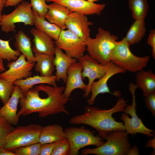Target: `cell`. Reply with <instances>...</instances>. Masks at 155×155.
<instances>
[{"label":"cell","instance_id":"cell-36","mask_svg":"<svg viewBox=\"0 0 155 155\" xmlns=\"http://www.w3.org/2000/svg\"><path fill=\"white\" fill-rule=\"evenodd\" d=\"M145 103L147 107L154 116L155 115V92L145 97Z\"/></svg>","mask_w":155,"mask_h":155},{"label":"cell","instance_id":"cell-27","mask_svg":"<svg viewBox=\"0 0 155 155\" xmlns=\"http://www.w3.org/2000/svg\"><path fill=\"white\" fill-rule=\"evenodd\" d=\"M146 32L145 20H135L124 38L130 45H133L141 41Z\"/></svg>","mask_w":155,"mask_h":155},{"label":"cell","instance_id":"cell-2","mask_svg":"<svg viewBox=\"0 0 155 155\" xmlns=\"http://www.w3.org/2000/svg\"><path fill=\"white\" fill-rule=\"evenodd\" d=\"M127 101L123 98H119L112 108L102 110L96 107L86 106L82 114L71 118L69 122L72 124H84L95 129L98 135L103 140L111 132L116 130L125 131L123 122L116 121L113 117L116 113L123 111L127 105Z\"/></svg>","mask_w":155,"mask_h":155},{"label":"cell","instance_id":"cell-14","mask_svg":"<svg viewBox=\"0 0 155 155\" xmlns=\"http://www.w3.org/2000/svg\"><path fill=\"white\" fill-rule=\"evenodd\" d=\"M66 28L85 41L90 37L89 26L93 23L86 15L76 12H71L65 21Z\"/></svg>","mask_w":155,"mask_h":155},{"label":"cell","instance_id":"cell-45","mask_svg":"<svg viewBox=\"0 0 155 155\" xmlns=\"http://www.w3.org/2000/svg\"><path fill=\"white\" fill-rule=\"evenodd\" d=\"M3 71L2 70H1V69H0V74L1 73H2L3 72Z\"/></svg>","mask_w":155,"mask_h":155},{"label":"cell","instance_id":"cell-43","mask_svg":"<svg viewBox=\"0 0 155 155\" xmlns=\"http://www.w3.org/2000/svg\"><path fill=\"white\" fill-rule=\"evenodd\" d=\"M3 60L0 57V69L4 71H6V69L4 67Z\"/></svg>","mask_w":155,"mask_h":155},{"label":"cell","instance_id":"cell-10","mask_svg":"<svg viewBox=\"0 0 155 155\" xmlns=\"http://www.w3.org/2000/svg\"><path fill=\"white\" fill-rule=\"evenodd\" d=\"M55 43L66 55L77 59L82 56L86 50L85 41L68 30H61Z\"/></svg>","mask_w":155,"mask_h":155},{"label":"cell","instance_id":"cell-12","mask_svg":"<svg viewBox=\"0 0 155 155\" xmlns=\"http://www.w3.org/2000/svg\"><path fill=\"white\" fill-rule=\"evenodd\" d=\"M77 59L83 67V79L84 80L87 77L88 80L87 88L83 95L84 97H88L92 84L95 80L99 79L105 74L106 70V65L101 64L89 55H84Z\"/></svg>","mask_w":155,"mask_h":155},{"label":"cell","instance_id":"cell-29","mask_svg":"<svg viewBox=\"0 0 155 155\" xmlns=\"http://www.w3.org/2000/svg\"><path fill=\"white\" fill-rule=\"evenodd\" d=\"M9 41V40H4L0 39V57L8 62L15 61L21 54L11 48Z\"/></svg>","mask_w":155,"mask_h":155},{"label":"cell","instance_id":"cell-8","mask_svg":"<svg viewBox=\"0 0 155 155\" xmlns=\"http://www.w3.org/2000/svg\"><path fill=\"white\" fill-rule=\"evenodd\" d=\"M137 87L132 82L129 84V90L132 95L131 105H127L122 114L121 119L124 122L125 130L127 134L132 135L137 133L144 134L148 137L155 136L153 130L147 128L140 119L136 112L137 106L135 92Z\"/></svg>","mask_w":155,"mask_h":155},{"label":"cell","instance_id":"cell-7","mask_svg":"<svg viewBox=\"0 0 155 155\" xmlns=\"http://www.w3.org/2000/svg\"><path fill=\"white\" fill-rule=\"evenodd\" d=\"M64 132L70 145L69 155H78L80 150L85 146L94 145L98 147L105 143L100 136L95 135L94 131L84 126L67 128L64 129Z\"/></svg>","mask_w":155,"mask_h":155},{"label":"cell","instance_id":"cell-3","mask_svg":"<svg viewBox=\"0 0 155 155\" xmlns=\"http://www.w3.org/2000/svg\"><path fill=\"white\" fill-rule=\"evenodd\" d=\"M118 40L117 36L99 28L94 38L89 37L85 41L86 50L92 58L106 65L111 61L112 54L118 43Z\"/></svg>","mask_w":155,"mask_h":155},{"label":"cell","instance_id":"cell-23","mask_svg":"<svg viewBox=\"0 0 155 155\" xmlns=\"http://www.w3.org/2000/svg\"><path fill=\"white\" fill-rule=\"evenodd\" d=\"M137 73L136 84L142 91L143 96L146 97L155 92V75L153 72L150 70L143 69Z\"/></svg>","mask_w":155,"mask_h":155},{"label":"cell","instance_id":"cell-16","mask_svg":"<svg viewBox=\"0 0 155 155\" xmlns=\"http://www.w3.org/2000/svg\"><path fill=\"white\" fill-rule=\"evenodd\" d=\"M83 69L82 65L78 61L73 63L68 68L65 87L63 93L65 97L69 98L72 92L75 89L86 90L87 84L83 81L82 75Z\"/></svg>","mask_w":155,"mask_h":155},{"label":"cell","instance_id":"cell-32","mask_svg":"<svg viewBox=\"0 0 155 155\" xmlns=\"http://www.w3.org/2000/svg\"><path fill=\"white\" fill-rule=\"evenodd\" d=\"M41 145L37 143L18 148L12 151L16 155H39Z\"/></svg>","mask_w":155,"mask_h":155},{"label":"cell","instance_id":"cell-22","mask_svg":"<svg viewBox=\"0 0 155 155\" xmlns=\"http://www.w3.org/2000/svg\"><path fill=\"white\" fill-rule=\"evenodd\" d=\"M56 82L55 75L49 77H43L37 75L17 80L13 83L14 85L18 86L23 93H24L33 88L35 85L43 84L53 86H56Z\"/></svg>","mask_w":155,"mask_h":155},{"label":"cell","instance_id":"cell-18","mask_svg":"<svg viewBox=\"0 0 155 155\" xmlns=\"http://www.w3.org/2000/svg\"><path fill=\"white\" fill-rule=\"evenodd\" d=\"M23 93L17 86H15L14 92L10 98L0 108L2 116L12 125L18 124L20 116L18 114V106L20 99Z\"/></svg>","mask_w":155,"mask_h":155},{"label":"cell","instance_id":"cell-13","mask_svg":"<svg viewBox=\"0 0 155 155\" xmlns=\"http://www.w3.org/2000/svg\"><path fill=\"white\" fill-rule=\"evenodd\" d=\"M106 70L105 74L96 82H94L90 88L91 96L88 99L87 102L89 105L93 104L97 96L100 94L110 93L115 96L120 97V92L115 91L112 92L107 85V82L110 78L113 75L119 73H125L126 71L110 61L106 64Z\"/></svg>","mask_w":155,"mask_h":155},{"label":"cell","instance_id":"cell-42","mask_svg":"<svg viewBox=\"0 0 155 155\" xmlns=\"http://www.w3.org/2000/svg\"><path fill=\"white\" fill-rule=\"evenodd\" d=\"M4 6V3L3 0H0V27L1 26V21L2 16V11Z\"/></svg>","mask_w":155,"mask_h":155},{"label":"cell","instance_id":"cell-5","mask_svg":"<svg viewBox=\"0 0 155 155\" xmlns=\"http://www.w3.org/2000/svg\"><path fill=\"white\" fill-rule=\"evenodd\" d=\"M130 46L124 37L119 41L112 54L111 61L126 71L137 72L147 66L150 57L135 55L131 51Z\"/></svg>","mask_w":155,"mask_h":155},{"label":"cell","instance_id":"cell-20","mask_svg":"<svg viewBox=\"0 0 155 155\" xmlns=\"http://www.w3.org/2000/svg\"><path fill=\"white\" fill-rule=\"evenodd\" d=\"M48 9L46 18L49 22L57 26L61 30H65V21L71 12L70 10L63 5L55 2L48 5Z\"/></svg>","mask_w":155,"mask_h":155},{"label":"cell","instance_id":"cell-1","mask_svg":"<svg viewBox=\"0 0 155 155\" xmlns=\"http://www.w3.org/2000/svg\"><path fill=\"white\" fill-rule=\"evenodd\" d=\"M65 88L41 84L36 85L26 92L19 101L20 117H25L34 113L40 117H46L60 113L69 115L65 104L71 99L65 97Z\"/></svg>","mask_w":155,"mask_h":155},{"label":"cell","instance_id":"cell-25","mask_svg":"<svg viewBox=\"0 0 155 155\" xmlns=\"http://www.w3.org/2000/svg\"><path fill=\"white\" fill-rule=\"evenodd\" d=\"M15 37L14 46L16 50L25 56L27 61L35 62L30 38L21 30L18 32Z\"/></svg>","mask_w":155,"mask_h":155},{"label":"cell","instance_id":"cell-31","mask_svg":"<svg viewBox=\"0 0 155 155\" xmlns=\"http://www.w3.org/2000/svg\"><path fill=\"white\" fill-rule=\"evenodd\" d=\"M14 128L0 113V147L3 146L7 137Z\"/></svg>","mask_w":155,"mask_h":155},{"label":"cell","instance_id":"cell-39","mask_svg":"<svg viewBox=\"0 0 155 155\" xmlns=\"http://www.w3.org/2000/svg\"><path fill=\"white\" fill-rule=\"evenodd\" d=\"M0 155H16L12 151L8 150L3 147H0Z\"/></svg>","mask_w":155,"mask_h":155},{"label":"cell","instance_id":"cell-38","mask_svg":"<svg viewBox=\"0 0 155 155\" xmlns=\"http://www.w3.org/2000/svg\"><path fill=\"white\" fill-rule=\"evenodd\" d=\"M25 0H7L4 4L5 7L16 6L21 2Z\"/></svg>","mask_w":155,"mask_h":155},{"label":"cell","instance_id":"cell-21","mask_svg":"<svg viewBox=\"0 0 155 155\" xmlns=\"http://www.w3.org/2000/svg\"><path fill=\"white\" fill-rule=\"evenodd\" d=\"M66 139L64 129L57 124L42 126L39 143L40 144L53 142Z\"/></svg>","mask_w":155,"mask_h":155},{"label":"cell","instance_id":"cell-37","mask_svg":"<svg viewBox=\"0 0 155 155\" xmlns=\"http://www.w3.org/2000/svg\"><path fill=\"white\" fill-rule=\"evenodd\" d=\"M147 44L152 47V54L154 59H155V30H153L149 34L147 39Z\"/></svg>","mask_w":155,"mask_h":155},{"label":"cell","instance_id":"cell-35","mask_svg":"<svg viewBox=\"0 0 155 155\" xmlns=\"http://www.w3.org/2000/svg\"><path fill=\"white\" fill-rule=\"evenodd\" d=\"M60 141L51 143L41 144L39 155H51L54 148L59 143Z\"/></svg>","mask_w":155,"mask_h":155},{"label":"cell","instance_id":"cell-17","mask_svg":"<svg viewBox=\"0 0 155 155\" xmlns=\"http://www.w3.org/2000/svg\"><path fill=\"white\" fill-rule=\"evenodd\" d=\"M30 32L34 37L32 47L33 53L54 55L56 46L50 37L36 28H32Z\"/></svg>","mask_w":155,"mask_h":155},{"label":"cell","instance_id":"cell-40","mask_svg":"<svg viewBox=\"0 0 155 155\" xmlns=\"http://www.w3.org/2000/svg\"><path fill=\"white\" fill-rule=\"evenodd\" d=\"M155 137L152 139H150L148 141L147 143L146 146L147 148L151 147L153 148L154 151L153 154H154V152H155Z\"/></svg>","mask_w":155,"mask_h":155},{"label":"cell","instance_id":"cell-26","mask_svg":"<svg viewBox=\"0 0 155 155\" xmlns=\"http://www.w3.org/2000/svg\"><path fill=\"white\" fill-rule=\"evenodd\" d=\"M33 24L36 28L44 32L55 41L59 37L61 29L56 25L40 17L36 12L33 11Z\"/></svg>","mask_w":155,"mask_h":155},{"label":"cell","instance_id":"cell-19","mask_svg":"<svg viewBox=\"0 0 155 155\" xmlns=\"http://www.w3.org/2000/svg\"><path fill=\"white\" fill-rule=\"evenodd\" d=\"M54 55L53 63L56 70V81L59 82L62 80L65 83L67 70L72 64L77 61V59L68 56L62 50L56 46Z\"/></svg>","mask_w":155,"mask_h":155},{"label":"cell","instance_id":"cell-41","mask_svg":"<svg viewBox=\"0 0 155 155\" xmlns=\"http://www.w3.org/2000/svg\"><path fill=\"white\" fill-rule=\"evenodd\" d=\"M139 152L137 146L134 145L132 148L129 150L128 155H139Z\"/></svg>","mask_w":155,"mask_h":155},{"label":"cell","instance_id":"cell-6","mask_svg":"<svg viewBox=\"0 0 155 155\" xmlns=\"http://www.w3.org/2000/svg\"><path fill=\"white\" fill-rule=\"evenodd\" d=\"M42 126L31 124L14 128L7 137L3 147L12 151L20 147L39 143Z\"/></svg>","mask_w":155,"mask_h":155},{"label":"cell","instance_id":"cell-46","mask_svg":"<svg viewBox=\"0 0 155 155\" xmlns=\"http://www.w3.org/2000/svg\"><path fill=\"white\" fill-rule=\"evenodd\" d=\"M7 1V0H3V2L4 3V4L6 2V1Z\"/></svg>","mask_w":155,"mask_h":155},{"label":"cell","instance_id":"cell-34","mask_svg":"<svg viewBox=\"0 0 155 155\" xmlns=\"http://www.w3.org/2000/svg\"><path fill=\"white\" fill-rule=\"evenodd\" d=\"M70 151L69 143L66 139L60 141L53 150L51 155H68Z\"/></svg>","mask_w":155,"mask_h":155},{"label":"cell","instance_id":"cell-15","mask_svg":"<svg viewBox=\"0 0 155 155\" xmlns=\"http://www.w3.org/2000/svg\"><path fill=\"white\" fill-rule=\"evenodd\" d=\"M48 2L59 3L71 12H76L85 15H100L104 9V4H96L85 0H47Z\"/></svg>","mask_w":155,"mask_h":155},{"label":"cell","instance_id":"cell-24","mask_svg":"<svg viewBox=\"0 0 155 155\" xmlns=\"http://www.w3.org/2000/svg\"><path fill=\"white\" fill-rule=\"evenodd\" d=\"M35 62V71L39 73L40 75L49 77L53 75L55 69L53 63L54 55L43 54L34 53Z\"/></svg>","mask_w":155,"mask_h":155},{"label":"cell","instance_id":"cell-33","mask_svg":"<svg viewBox=\"0 0 155 155\" xmlns=\"http://www.w3.org/2000/svg\"><path fill=\"white\" fill-rule=\"evenodd\" d=\"M30 3L33 11L36 12L40 17L46 18L48 11V5L46 3L47 0H30Z\"/></svg>","mask_w":155,"mask_h":155},{"label":"cell","instance_id":"cell-44","mask_svg":"<svg viewBox=\"0 0 155 155\" xmlns=\"http://www.w3.org/2000/svg\"><path fill=\"white\" fill-rule=\"evenodd\" d=\"M86 1L91 3H94V2L98 0H86Z\"/></svg>","mask_w":155,"mask_h":155},{"label":"cell","instance_id":"cell-30","mask_svg":"<svg viewBox=\"0 0 155 155\" xmlns=\"http://www.w3.org/2000/svg\"><path fill=\"white\" fill-rule=\"evenodd\" d=\"M15 86L13 83L0 78V99L5 104L10 98L14 90Z\"/></svg>","mask_w":155,"mask_h":155},{"label":"cell","instance_id":"cell-9","mask_svg":"<svg viewBox=\"0 0 155 155\" xmlns=\"http://www.w3.org/2000/svg\"><path fill=\"white\" fill-rule=\"evenodd\" d=\"M33 15L32 6L27 1H22L11 13L2 15L1 27L2 31L8 33L16 32L15 24L22 23L25 25L32 26Z\"/></svg>","mask_w":155,"mask_h":155},{"label":"cell","instance_id":"cell-4","mask_svg":"<svg viewBox=\"0 0 155 155\" xmlns=\"http://www.w3.org/2000/svg\"><path fill=\"white\" fill-rule=\"evenodd\" d=\"M105 139L106 142L102 145L94 148L84 149L82 150L81 154L128 155L131 148L128 134L125 131H112L107 135Z\"/></svg>","mask_w":155,"mask_h":155},{"label":"cell","instance_id":"cell-11","mask_svg":"<svg viewBox=\"0 0 155 155\" xmlns=\"http://www.w3.org/2000/svg\"><path fill=\"white\" fill-rule=\"evenodd\" d=\"M26 59L25 56L22 54L15 61L9 62L7 65L8 69L1 73L0 78L13 83L16 80L31 76L35 62Z\"/></svg>","mask_w":155,"mask_h":155},{"label":"cell","instance_id":"cell-28","mask_svg":"<svg viewBox=\"0 0 155 155\" xmlns=\"http://www.w3.org/2000/svg\"><path fill=\"white\" fill-rule=\"evenodd\" d=\"M129 8L135 20H145L149 8L147 0H129Z\"/></svg>","mask_w":155,"mask_h":155}]
</instances>
